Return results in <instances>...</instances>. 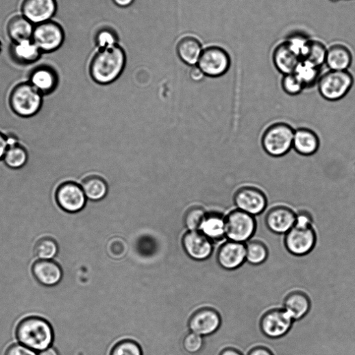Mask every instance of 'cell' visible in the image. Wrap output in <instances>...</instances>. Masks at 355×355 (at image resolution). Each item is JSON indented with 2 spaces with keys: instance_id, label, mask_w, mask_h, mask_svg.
Returning a JSON list of instances; mask_svg holds the SVG:
<instances>
[{
  "instance_id": "277c9868",
  "label": "cell",
  "mask_w": 355,
  "mask_h": 355,
  "mask_svg": "<svg viewBox=\"0 0 355 355\" xmlns=\"http://www.w3.org/2000/svg\"><path fill=\"white\" fill-rule=\"evenodd\" d=\"M257 228V217L235 208L225 215L227 241L246 244L254 238Z\"/></svg>"
},
{
  "instance_id": "9c48e42d",
  "label": "cell",
  "mask_w": 355,
  "mask_h": 355,
  "mask_svg": "<svg viewBox=\"0 0 355 355\" xmlns=\"http://www.w3.org/2000/svg\"><path fill=\"white\" fill-rule=\"evenodd\" d=\"M65 40L63 27L49 21L34 27L32 40L42 53H50L60 48Z\"/></svg>"
},
{
  "instance_id": "7c38bea8",
  "label": "cell",
  "mask_w": 355,
  "mask_h": 355,
  "mask_svg": "<svg viewBox=\"0 0 355 355\" xmlns=\"http://www.w3.org/2000/svg\"><path fill=\"white\" fill-rule=\"evenodd\" d=\"M293 321L282 308H274L263 315L260 320V329L265 336L278 339L289 332Z\"/></svg>"
},
{
  "instance_id": "4316f807",
  "label": "cell",
  "mask_w": 355,
  "mask_h": 355,
  "mask_svg": "<svg viewBox=\"0 0 355 355\" xmlns=\"http://www.w3.org/2000/svg\"><path fill=\"white\" fill-rule=\"evenodd\" d=\"M34 26L23 16L12 18L7 26L8 36L14 42L32 40Z\"/></svg>"
},
{
  "instance_id": "4fadbf2b",
  "label": "cell",
  "mask_w": 355,
  "mask_h": 355,
  "mask_svg": "<svg viewBox=\"0 0 355 355\" xmlns=\"http://www.w3.org/2000/svg\"><path fill=\"white\" fill-rule=\"evenodd\" d=\"M56 199L59 207L64 211L76 213L85 207L87 198L81 185L68 182L58 187Z\"/></svg>"
},
{
  "instance_id": "52a82bcc",
  "label": "cell",
  "mask_w": 355,
  "mask_h": 355,
  "mask_svg": "<svg viewBox=\"0 0 355 355\" xmlns=\"http://www.w3.org/2000/svg\"><path fill=\"white\" fill-rule=\"evenodd\" d=\"M10 101L14 112L27 117L39 111L42 105V95L30 83H22L13 89Z\"/></svg>"
},
{
  "instance_id": "484cf974",
  "label": "cell",
  "mask_w": 355,
  "mask_h": 355,
  "mask_svg": "<svg viewBox=\"0 0 355 355\" xmlns=\"http://www.w3.org/2000/svg\"><path fill=\"white\" fill-rule=\"evenodd\" d=\"M10 51L14 60L22 65L34 64L42 53L32 40L14 42Z\"/></svg>"
},
{
  "instance_id": "cb8c5ba5",
  "label": "cell",
  "mask_w": 355,
  "mask_h": 355,
  "mask_svg": "<svg viewBox=\"0 0 355 355\" xmlns=\"http://www.w3.org/2000/svg\"><path fill=\"white\" fill-rule=\"evenodd\" d=\"M56 73L50 67L40 66L34 69L30 75V84L41 95L53 92L58 85Z\"/></svg>"
},
{
  "instance_id": "7402d4cb",
  "label": "cell",
  "mask_w": 355,
  "mask_h": 355,
  "mask_svg": "<svg viewBox=\"0 0 355 355\" xmlns=\"http://www.w3.org/2000/svg\"><path fill=\"white\" fill-rule=\"evenodd\" d=\"M199 231L213 243H222L225 238V215L207 212Z\"/></svg>"
},
{
  "instance_id": "ee69618b",
  "label": "cell",
  "mask_w": 355,
  "mask_h": 355,
  "mask_svg": "<svg viewBox=\"0 0 355 355\" xmlns=\"http://www.w3.org/2000/svg\"><path fill=\"white\" fill-rule=\"evenodd\" d=\"M247 355H273V354L265 347L257 346L252 348Z\"/></svg>"
},
{
  "instance_id": "7a4b0ae2",
  "label": "cell",
  "mask_w": 355,
  "mask_h": 355,
  "mask_svg": "<svg viewBox=\"0 0 355 355\" xmlns=\"http://www.w3.org/2000/svg\"><path fill=\"white\" fill-rule=\"evenodd\" d=\"M16 338L23 345L32 350L42 351L51 345L54 332L51 324L45 319L29 317L19 323Z\"/></svg>"
},
{
  "instance_id": "f546056e",
  "label": "cell",
  "mask_w": 355,
  "mask_h": 355,
  "mask_svg": "<svg viewBox=\"0 0 355 355\" xmlns=\"http://www.w3.org/2000/svg\"><path fill=\"white\" fill-rule=\"evenodd\" d=\"M246 262L252 265H262L267 260L269 256L267 245L254 236L246 243Z\"/></svg>"
},
{
  "instance_id": "2e32d148",
  "label": "cell",
  "mask_w": 355,
  "mask_h": 355,
  "mask_svg": "<svg viewBox=\"0 0 355 355\" xmlns=\"http://www.w3.org/2000/svg\"><path fill=\"white\" fill-rule=\"evenodd\" d=\"M182 243L186 253L199 261L210 258L214 251V243L199 230L188 231L184 236Z\"/></svg>"
},
{
  "instance_id": "5bb4252c",
  "label": "cell",
  "mask_w": 355,
  "mask_h": 355,
  "mask_svg": "<svg viewBox=\"0 0 355 355\" xmlns=\"http://www.w3.org/2000/svg\"><path fill=\"white\" fill-rule=\"evenodd\" d=\"M246 244L226 240L218 248L216 260L222 269L234 271L246 263Z\"/></svg>"
},
{
  "instance_id": "60d3db41",
  "label": "cell",
  "mask_w": 355,
  "mask_h": 355,
  "mask_svg": "<svg viewBox=\"0 0 355 355\" xmlns=\"http://www.w3.org/2000/svg\"><path fill=\"white\" fill-rule=\"evenodd\" d=\"M6 355H37L36 353L27 346L21 344L11 345Z\"/></svg>"
},
{
  "instance_id": "8992f818",
  "label": "cell",
  "mask_w": 355,
  "mask_h": 355,
  "mask_svg": "<svg viewBox=\"0 0 355 355\" xmlns=\"http://www.w3.org/2000/svg\"><path fill=\"white\" fill-rule=\"evenodd\" d=\"M236 209L254 217L262 215L268 207V198L259 187L245 185L236 189L232 198Z\"/></svg>"
},
{
  "instance_id": "7dc6e473",
  "label": "cell",
  "mask_w": 355,
  "mask_h": 355,
  "mask_svg": "<svg viewBox=\"0 0 355 355\" xmlns=\"http://www.w3.org/2000/svg\"><path fill=\"white\" fill-rule=\"evenodd\" d=\"M39 355H58V353L54 348L48 347L47 349L41 351Z\"/></svg>"
},
{
  "instance_id": "4dcf8cb0",
  "label": "cell",
  "mask_w": 355,
  "mask_h": 355,
  "mask_svg": "<svg viewBox=\"0 0 355 355\" xmlns=\"http://www.w3.org/2000/svg\"><path fill=\"white\" fill-rule=\"evenodd\" d=\"M27 158L26 149L19 143L9 146L4 156L6 164L12 169L23 167L27 162Z\"/></svg>"
},
{
  "instance_id": "8fae6325",
  "label": "cell",
  "mask_w": 355,
  "mask_h": 355,
  "mask_svg": "<svg viewBox=\"0 0 355 355\" xmlns=\"http://www.w3.org/2000/svg\"><path fill=\"white\" fill-rule=\"evenodd\" d=\"M297 210L284 204L272 206L266 212L264 223L271 232L284 235L291 230L295 223Z\"/></svg>"
},
{
  "instance_id": "7bdbcfd3",
  "label": "cell",
  "mask_w": 355,
  "mask_h": 355,
  "mask_svg": "<svg viewBox=\"0 0 355 355\" xmlns=\"http://www.w3.org/2000/svg\"><path fill=\"white\" fill-rule=\"evenodd\" d=\"M8 147L7 136L0 132V159L4 158Z\"/></svg>"
},
{
  "instance_id": "e575fe53",
  "label": "cell",
  "mask_w": 355,
  "mask_h": 355,
  "mask_svg": "<svg viewBox=\"0 0 355 355\" xmlns=\"http://www.w3.org/2000/svg\"><path fill=\"white\" fill-rule=\"evenodd\" d=\"M110 355H143L140 345L132 339H125L117 343Z\"/></svg>"
},
{
  "instance_id": "d590c367",
  "label": "cell",
  "mask_w": 355,
  "mask_h": 355,
  "mask_svg": "<svg viewBox=\"0 0 355 355\" xmlns=\"http://www.w3.org/2000/svg\"><path fill=\"white\" fill-rule=\"evenodd\" d=\"M207 212L203 208L194 206L190 208L185 215L184 222L186 228L191 231L200 230Z\"/></svg>"
},
{
  "instance_id": "b9f144b4",
  "label": "cell",
  "mask_w": 355,
  "mask_h": 355,
  "mask_svg": "<svg viewBox=\"0 0 355 355\" xmlns=\"http://www.w3.org/2000/svg\"><path fill=\"white\" fill-rule=\"evenodd\" d=\"M205 76L204 73L197 66H193L191 70L190 77L191 79L195 82H201Z\"/></svg>"
},
{
  "instance_id": "f35d334b",
  "label": "cell",
  "mask_w": 355,
  "mask_h": 355,
  "mask_svg": "<svg viewBox=\"0 0 355 355\" xmlns=\"http://www.w3.org/2000/svg\"><path fill=\"white\" fill-rule=\"evenodd\" d=\"M204 344L203 336L193 332L189 333L184 341L185 350L191 354L199 352L203 348Z\"/></svg>"
},
{
  "instance_id": "44dd1931",
  "label": "cell",
  "mask_w": 355,
  "mask_h": 355,
  "mask_svg": "<svg viewBox=\"0 0 355 355\" xmlns=\"http://www.w3.org/2000/svg\"><path fill=\"white\" fill-rule=\"evenodd\" d=\"M320 138L313 130L302 127L295 130L293 147L297 154L304 156L315 155L319 149Z\"/></svg>"
},
{
  "instance_id": "836d02e7",
  "label": "cell",
  "mask_w": 355,
  "mask_h": 355,
  "mask_svg": "<svg viewBox=\"0 0 355 355\" xmlns=\"http://www.w3.org/2000/svg\"><path fill=\"white\" fill-rule=\"evenodd\" d=\"M311 39L302 33L291 34L285 41L291 49L303 59L308 51Z\"/></svg>"
},
{
  "instance_id": "e0dca14e",
  "label": "cell",
  "mask_w": 355,
  "mask_h": 355,
  "mask_svg": "<svg viewBox=\"0 0 355 355\" xmlns=\"http://www.w3.org/2000/svg\"><path fill=\"white\" fill-rule=\"evenodd\" d=\"M56 9L55 0H24L21 6L23 16L36 25L51 21Z\"/></svg>"
},
{
  "instance_id": "bcb514c9",
  "label": "cell",
  "mask_w": 355,
  "mask_h": 355,
  "mask_svg": "<svg viewBox=\"0 0 355 355\" xmlns=\"http://www.w3.org/2000/svg\"><path fill=\"white\" fill-rule=\"evenodd\" d=\"M219 355H243L240 351L232 347H226L223 349Z\"/></svg>"
},
{
  "instance_id": "d6986e66",
  "label": "cell",
  "mask_w": 355,
  "mask_h": 355,
  "mask_svg": "<svg viewBox=\"0 0 355 355\" xmlns=\"http://www.w3.org/2000/svg\"><path fill=\"white\" fill-rule=\"evenodd\" d=\"M301 61L300 56L285 41L279 44L273 51V64L283 75L293 74Z\"/></svg>"
},
{
  "instance_id": "9a60e30c",
  "label": "cell",
  "mask_w": 355,
  "mask_h": 355,
  "mask_svg": "<svg viewBox=\"0 0 355 355\" xmlns=\"http://www.w3.org/2000/svg\"><path fill=\"white\" fill-rule=\"evenodd\" d=\"M188 324L193 332L207 336L213 335L220 329L222 319L216 309L203 308L191 316Z\"/></svg>"
},
{
  "instance_id": "d4e9b609",
  "label": "cell",
  "mask_w": 355,
  "mask_h": 355,
  "mask_svg": "<svg viewBox=\"0 0 355 355\" xmlns=\"http://www.w3.org/2000/svg\"><path fill=\"white\" fill-rule=\"evenodd\" d=\"M203 49L201 42L191 36L182 38L176 46V52L181 60L192 66L197 65Z\"/></svg>"
},
{
  "instance_id": "83f0119b",
  "label": "cell",
  "mask_w": 355,
  "mask_h": 355,
  "mask_svg": "<svg viewBox=\"0 0 355 355\" xmlns=\"http://www.w3.org/2000/svg\"><path fill=\"white\" fill-rule=\"evenodd\" d=\"M86 198L93 201L102 200L108 194V184L102 177L90 175L85 178L81 184Z\"/></svg>"
},
{
  "instance_id": "1f68e13d",
  "label": "cell",
  "mask_w": 355,
  "mask_h": 355,
  "mask_svg": "<svg viewBox=\"0 0 355 355\" xmlns=\"http://www.w3.org/2000/svg\"><path fill=\"white\" fill-rule=\"evenodd\" d=\"M58 245L57 242L49 236L40 239L34 248L35 256L37 258L43 260H51L58 254Z\"/></svg>"
},
{
  "instance_id": "6da1fadb",
  "label": "cell",
  "mask_w": 355,
  "mask_h": 355,
  "mask_svg": "<svg viewBox=\"0 0 355 355\" xmlns=\"http://www.w3.org/2000/svg\"><path fill=\"white\" fill-rule=\"evenodd\" d=\"M126 62V53L119 44L99 49L92 58L90 75L99 84H111L122 75Z\"/></svg>"
},
{
  "instance_id": "ac0fdd59",
  "label": "cell",
  "mask_w": 355,
  "mask_h": 355,
  "mask_svg": "<svg viewBox=\"0 0 355 355\" xmlns=\"http://www.w3.org/2000/svg\"><path fill=\"white\" fill-rule=\"evenodd\" d=\"M282 309L295 321L304 319L311 310L308 295L302 290L289 293L284 300Z\"/></svg>"
},
{
  "instance_id": "5b68a950",
  "label": "cell",
  "mask_w": 355,
  "mask_h": 355,
  "mask_svg": "<svg viewBox=\"0 0 355 355\" xmlns=\"http://www.w3.org/2000/svg\"><path fill=\"white\" fill-rule=\"evenodd\" d=\"M353 84L354 77L348 71H329L321 75L317 83L320 95L329 101H337L344 98Z\"/></svg>"
},
{
  "instance_id": "603a6c76",
  "label": "cell",
  "mask_w": 355,
  "mask_h": 355,
  "mask_svg": "<svg viewBox=\"0 0 355 355\" xmlns=\"http://www.w3.org/2000/svg\"><path fill=\"white\" fill-rule=\"evenodd\" d=\"M352 53L345 45L334 44L327 49L326 64L330 71H347L352 64Z\"/></svg>"
},
{
  "instance_id": "d6a6232c",
  "label": "cell",
  "mask_w": 355,
  "mask_h": 355,
  "mask_svg": "<svg viewBox=\"0 0 355 355\" xmlns=\"http://www.w3.org/2000/svg\"><path fill=\"white\" fill-rule=\"evenodd\" d=\"M327 49L321 42L311 40L306 54L303 59L321 68L326 64Z\"/></svg>"
},
{
  "instance_id": "30bf717a",
  "label": "cell",
  "mask_w": 355,
  "mask_h": 355,
  "mask_svg": "<svg viewBox=\"0 0 355 355\" xmlns=\"http://www.w3.org/2000/svg\"><path fill=\"white\" fill-rule=\"evenodd\" d=\"M317 236L315 226L302 229L293 227L284 235V244L287 252L295 256H304L315 249Z\"/></svg>"
},
{
  "instance_id": "3957f363",
  "label": "cell",
  "mask_w": 355,
  "mask_h": 355,
  "mask_svg": "<svg viewBox=\"0 0 355 355\" xmlns=\"http://www.w3.org/2000/svg\"><path fill=\"white\" fill-rule=\"evenodd\" d=\"M295 130L289 124L278 122L268 126L261 138L265 152L273 158L286 155L293 147Z\"/></svg>"
},
{
  "instance_id": "ffe728a7",
  "label": "cell",
  "mask_w": 355,
  "mask_h": 355,
  "mask_svg": "<svg viewBox=\"0 0 355 355\" xmlns=\"http://www.w3.org/2000/svg\"><path fill=\"white\" fill-rule=\"evenodd\" d=\"M32 272L36 280L45 286H54L63 278L62 267L52 260L36 261L33 265Z\"/></svg>"
},
{
  "instance_id": "f1b7e54d",
  "label": "cell",
  "mask_w": 355,
  "mask_h": 355,
  "mask_svg": "<svg viewBox=\"0 0 355 355\" xmlns=\"http://www.w3.org/2000/svg\"><path fill=\"white\" fill-rule=\"evenodd\" d=\"M304 85L305 89L311 88L317 85L321 77V68L302 59L293 73Z\"/></svg>"
},
{
  "instance_id": "ba28073f",
  "label": "cell",
  "mask_w": 355,
  "mask_h": 355,
  "mask_svg": "<svg viewBox=\"0 0 355 355\" xmlns=\"http://www.w3.org/2000/svg\"><path fill=\"white\" fill-rule=\"evenodd\" d=\"M230 64V57L224 49L210 46L203 49L197 66L206 76L219 77L229 71Z\"/></svg>"
},
{
  "instance_id": "74e56055",
  "label": "cell",
  "mask_w": 355,
  "mask_h": 355,
  "mask_svg": "<svg viewBox=\"0 0 355 355\" xmlns=\"http://www.w3.org/2000/svg\"><path fill=\"white\" fill-rule=\"evenodd\" d=\"M281 86L284 92L289 96L299 95L305 90L302 83L294 74L283 75Z\"/></svg>"
},
{
  "instance_id": "8d00e7d4",
  "label": "cell",
  "mask_w": 355,
  "mask_h": 355,
  "mask_svg": "<svg viewBox=\"0 0 355 355\" xmlns=\"http://www.w3.org/2000/svg\"><path fill=\"white\" fill-rule=\"evenodd\" d=\"M95 44L98 49L118 44V34L110 27H103L98 30L95 37Z\"/></svg>"
},
{
  "instance_id": "ab89813d",
  "label": "cell",
  "mask_w": 355,
  "mask_h": 355,
  "mask_svg": "<svg viewBox=\"0 0 355 355\" xmlns=\"http://www.w3.org/2000/svg\"><path fill=\"white\" fill-rule=\"evenodd\" d=\"M315 226L314 214L306 209H302L297 211L295 223L294 227L302 229L311 228Z\"/></svg>"
},
{
  "instance_id": "c3c4849f",
  "label": "cell",
  "mask_w": 355,
  "mask_h": 355,
  "mask_svg": "<svg viewBox=\"0 0 355 355\" xmlns=\"http://www.w3.org/2000/svg\"><path fill=\"white\" fill-rule=\"evenodd\" d=\"M330 1H332V2H338V1H339V0H330Z\"/></svg>"
},
{
  "instance_id": "f6af8a7d",
  "label": "cell",
  "mask_w": 355,
  "mask_h": 355,
  "mask_svg": "<svg viewBox=\"0 0 355 355\" xmlns=\"http://www.w3.org/2000/svg\"><path fill=\"white\" fill-rule=\"evenodd\" d=\"M135 0H112L114 4L121 8H127L130 7Z\"/></svg>"
}]
</instances>
